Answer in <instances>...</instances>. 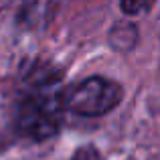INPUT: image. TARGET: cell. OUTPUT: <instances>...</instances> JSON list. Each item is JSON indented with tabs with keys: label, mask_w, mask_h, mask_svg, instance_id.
Masks as SVG:
<instances>
[{
	"label": "cell",
	"mask_w": 160,
	"mask_h": 160,
	"mask_svg": "<svg viewBox=\"0 0 160 160\" xmlns=\"http://www.w3.org/2000/svg\"><path fill=\"white\" fill-rule=\"evenodd\" d=\"M63 109L61 75L49 65H37L28 71L12 98L10 120L20 136L39 142L59 132Z\"/></svg>",
	"instance_id": "1"
},
{
	"label": "cell",
	"mask_w": 160,
	"mask_h": 160,
	"mask_svg": "<svg viewBox=\"0 0 160 160\" xmlns=\"http://www.w3.org/2000/svg\"><path fill=\"white\" fill-rule=\"evenodd\" d=\"M122 102V87L118 83L103 77H89L81 81L77 87L63 93L65 109L79 113V116H103L112 112Z\"/></svg>",
	"instance_id": "2"
},
{
	"label": "cell",
	"mask_w": 160,
	"mask_h": 160,
	"mask_svg": "<svg viewBox=\"0 0 160 160\" xmlns=\"http://www.w3.org/2000/svg\"><path fill=\"white\" fill-rule=\"evenodd\" d=\"M154 0H122V10L126 14H140L152 6Z\"/></svg>",
	"instance_id": "3"
}]
</instances>
